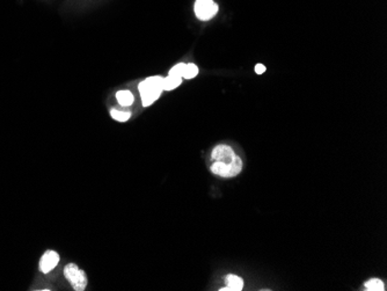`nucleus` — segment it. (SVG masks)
I'll return each instance as SVG.
<instances>
[{"label":"nucleus","instance_id":"nucleus-12","mask_svg":"<svg viewBox=\"0 0 387 291\" xmlns=\"http://www.w3.org/2000/svg\"><path fill=\"white\" fill-rule=\"evenodd\" d=\"M197 73H199V68L195 64H187L182 78H184V79H192V78L197 76Z\"/></svg>","mask_w":387,"mask_h":291},{"label":"nucleus","instance_id":"nucleus-1","mask_svg":"<svg viewBox=\"0 0 387 291\" xmlns=\"http://www.w3.org/2000/svg\"><path fill=\"white\" fill-rule=\"evenodd\" d=\"M163 84V78L155 76L150 77L144 81H141L138 86L140 96H141V102H143L144 107H148L153 103L155 100H158L161 95L163 91L162 88Z\"/></svg>","mask_w":387,"mask_h":291},{"label":"nucleus","instance_id":"nucleus-10","mask_svg":"<svg viewBox=\"0 0 387 291\" xmlns=\"http://www.w3.org/2000/svg\"><path fill=\"white\" fill-rule=\"evenodd\" d=\"M110 116L118 122H126L130 117H131V113H130V111H121L117 109H111Z\"/></svg>","mask_w":387,"mask_h":291},{"label":"nucleus","instance_id":"nucleus-8","mask_svg":"<svg viewBox=\"0 0 387 291\" xmlns=\"http://www.w3.org/2000/svg\"><path fill=\"white\" fill-rule=\"evenodd\" d=\"M226 283H228V286L232 291H241L244 288L243 279L237 275H229L226 277Z\"/></svg>","mask_w":387,"mask_h":291},{"label":"nucleus","instance_id":"nucleus-6","mask_svg":"<svg viewBox=\"0 0 387 291\" xmlns=\"http://www.w3.org/2000/svg\"><path fill=\"white\" fill-rule=\"evenodd\" d=\"M59 262V255L54 251H48L41 257L40 261V269L42 273L47 274L50 273L54 268L57 266Z\"/></svg>","mask_w":387,"mask_h":291},{"label":"nucleus","instance_id":"nucleus-5","mask_svg":"<svg viewBox=\"0 0 387 291\" xmlns=\"http://www.w3.org/2000/svg\"><path fill=\"white\" fill-rule=\"evenodd\" d=\"M236 155L232 149L228 145H218L214 149L211 154V158L214 162L223 163V164H231L236 159Z\"/></svg>","mask_w":387,"mask_h":291},{"label":"nucleus","instance_id":"nucleus-13","mask_svg":"<svg viewBox=\"0 0 387 291\" xmlns=\"http://www.w3.org/2000/svg\"><path fill=\"white\" fill-rule=\"evenodd\" d=\"M185 66H187V64H184V63H178V64H176L175 66H173V68L170 69L168 76L182 78V77H183Z\"/></svg>","mask_w":387,"mask_h":291},{"label":"nucleus","instance_id":"nucleus-11","mask_svg":"<svg viewBox=\"0 0 387 291\" xmlns=\"http://www.w3.org/2000/svg\"><path fill=\"white\" fill-rule=\"evenodd\" d=\"M365 288L369 291H382L384 290V284H382L380 279L373 278L365 283Z\"/></svg>","mask_w":387,"mask_h":291},{"label":"nucleus","instance_id":"nucleus-14","mask_svg":"<svg viewBox=\"0 0 387 291\" xmlns=\"http://www.w3.org/2000/svg\"><path fill=\"white\" fill-rule=\"evenodd\" d=\"M264 71H266V66L262 65V64H258L255 66V72L258 74H262Z\"/></svg>","mask_w":387,"mask_h":291},{"label":"nucleus","instance_id":"nucleus-3","mask_svg":"<svg viewBox=\"0 0 387 291\" xmlns=\"http://www.w3.org/2000/svg\"><path fill=\"white\" fill-rule=\"evenodd\" d=\"M243 170V160L239 157H236L231 164H223L215 162L214 165L211 166V172L216 175L223 178H233L237 177Z\"/></svg>","mask_w":387,"mask_h":291},{"label":"nucleus","instance_id":"nucleus-9","mask_svg":"<svg viewBox=\"0 0 387 291\" xmlns=\"http://www.w3.org/2000/svg\"><path fill=\"white\" fill-rule=\"evenodd\" d=\"M181 83H182V78L168 76V77L163 78L162 88H163V91H172V89L178 87V86L181 85Z\"/></svg>","mask_w":387,"mask_h":291},{"label":"nucleus","instance_id":"nucleus-2","mask_svg":"<svg viewBox=\"0 0 387 291\" xmlns=\"http://www.w3.org/2000/svg\"><path fill=\"white\" fill-rule=\"evenodd\" d=\"M64 275L76 291H83L87 286L86 274L84 270L79 269L77 264L69 263L64 269Z\"/></svg>","mask_w":387,"mask_h":291},{"label":"nucleus","instance_id":"nucleus-4","mask_svg":"<svg viewBox=\"0 0 387 291\" xmlns=\"http://www.w3.org/2000/svg\"><path fill=\"white\" fill-rule=\"evenodd\" d=\"M194 10L200 20L208 21L217 14L218 5L214 3V0H196Z\"/></svg>","mask_w":387,"mask_h":291},{"label":"nucleus","instance_id":"nucleus-7","mask_svg":"<svg viewBox=\"0 0 387 291\" xmlns=\"http://www.w3.org/2000/svg\"><path fill=\"white\" fill-rule=\"evenodd\" d=\"M116 99H117L118 103H120L121 106H124V107L131 106V104L133 103V100H135V98H133V94L130 91L117 92Z\"/></svg>","mask_w":387,"mask_h":291}]
</instances>
